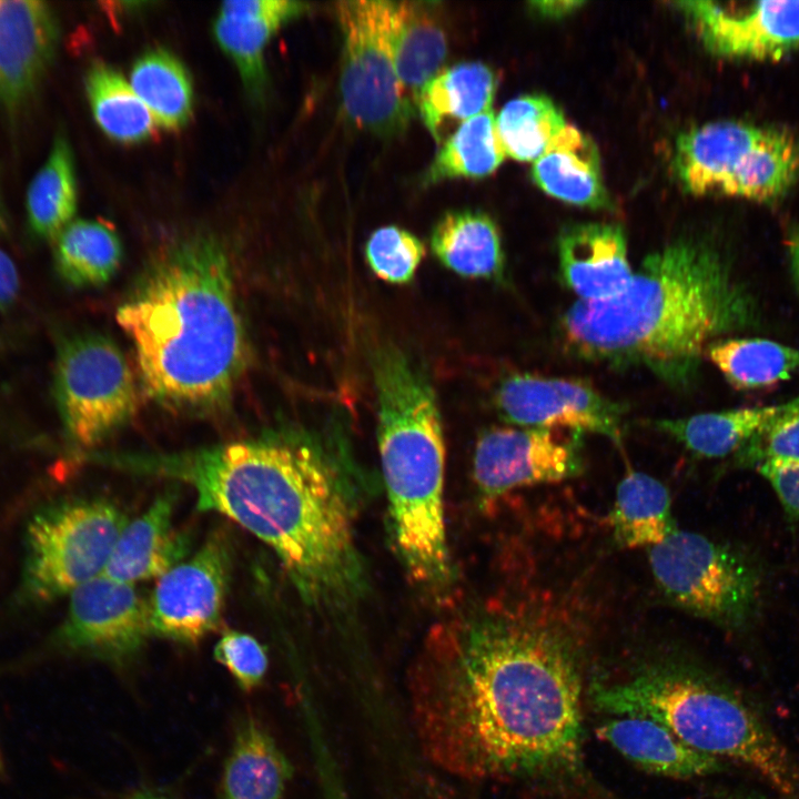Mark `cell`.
Listing matches in <instances>:
<instances>
[{"label":"cell","instance_id":"1","mask_svg":"<svg viewBox=\"0 0 799 799\" xmlns=\"http://www.w3.org/2000/svg\"><path fill=\"white\" fill-rule=\"evenodd\" d=\"M409 696L426 757L467 780L574 771L581 680L570 636L522 607L485 604L438 624Z\"/></svg>","mask_w":799,"mask_h":799},{"label":"cell","instance_id":"2","mask_svg":"<svg viewBox=\"0 0 799 799\" xmlns=\"http://www.w3.org/2000/svg\"><path fill=\"white\" fill-rule=\"evenodd\" d=\"M122 469L188 484L201 512L221 514L277 556L301 598L341 609L364 590L353 490L311 436L280 431L171 454L120 455Z\"/></svg>","mask_w":799,"mask_h":799},{"label":"cell","instance_id":"3","mask_svg":"<svg viewBox=\"0 0 799 799\" xmlns=\"http://www.w3.org/2000/svg\"><path fill=\"white\" fill-rule=\"evenodd\" d=\"M754 311L721 251L701 236L681 235L649 253L617 295L572 304L557 336L578 361L644 368L684 388L707 347L745 327Z\"/></svg>","mask_w":799,"mask_h":799},{"label":"cell","instance_id":"4","mask_svg":"<svg viewBox=\"0 0 799 799\" xmlns=\"http://www.w3.org/2000/svg\"><path fill=\"white\" fill-rule=\"evenodd\" d=\"M229 260L209 237L156 257L119 306L146 393L192 411L222 407L246 363L247 346Z\"/></svg>","mask_w":799,"mask_h":799},{"label":"cell","instance_id":"5","mask_svg":"<svg viewBox=\"0 0 799 799\" xmlns=\"http://www.w3.org/2000/svg\"><path fill=\"white\" fill-rule=\"evenodd\" d=\"M590 695L607 714L658 721L700 752L749 766L782 795L799 793L797 763L766 719L740 694L701 670L654 663L620 681L593 685Z\"/></svg>","mask_w":799,"mask_h":799},{"label":"cell","instance_id":"6","mask_svg":"<svg viewBox=\"0 0 799 799\" xmlns=\"http://www.w3.org/2000/svg\"><path fill=\"white\" fill-rule=\"evenodd\" d=\"M675 171L694 195H725L768 202L799 179V139L782 129L716 121L682 132Z\"/></svg>","mask_w":799,"mask_h":799},{"label":"cell","instance_id":"7","mask_svg":"<svg viewBox=\"0 0 799 799\" xmlns=\"http://www.w3.org/2000/svg\"><path fill=\"white\" fill-rule=\"evenodd\" d=\"M127 524L125 514L105 498H64L38 508L24 530L13 604H50L101 575Z\"/></svg>","mask_w":799,"mask_h":799},{"label":"cell","instance_id":"8","mask_svg":"<svg viewBox=\"0 0 799 799\" xmlns=\"http://www.w3.org/2000/svg\"><path fill=\"white\" fill-rule=\"evenodd\" d=\"M395 10L396 2L386 0L336 3L343 34L344 110L357 127L381 135L402 132L412 115L395 68Z\"/></svg>","mask_w":799,"mask_h":799},{"label":"cell","instance_id":"9","mask_svg":"<svg viewBox=\"0 0 799 799\" xmlns=\"http://www.w3.org/2000/svg\"><path fill=\"white\" fill-rule=\"evenodd\" d=\"M658 588L675 606L721 626L746 621L755 606V568L737 550L695 532H674L649 548Z\"/></svg>","mask_w":799,"mask_h":799},{"label":"cell","instance_id":"10","mask_svg":"<svg viewBox=\"0 0 799 799\" xmlns=\"http://www.w3.org/2000/svg\"><path fill=\"white\" fill-rule=\"evenodd\" d=\"M54 398L67 437L80 448L94 447L124 425L138 404L125 356L95 333L74 336L60 348Z\"/></svg>","mask_w":799,"mask_h":799},{"label":"cell","instance_id":"11","mask_svg":"<svg viewBox=\"0 0 799 799\" xmlns=\"http://www.w3.org/2000/svg\"><path fill=\"white\" fill-rule=\"evenodd\" d=\"M153 636L149 598L134 584L103 574L69 595L67 614L51 643L112 663H124Z\"/></svg>","mask_w":799,"mask_h":799},{"label":"cell","instance_id":"12","mask_svg":"<svg viewBox=\"0 0 799 799\" xmlns=\"http://www.w3.org/2000/svg\"><path fill=\"white\" fill-rule=\"evenodd\" d=\"M499 417L518 427L594 433L620 444L627 406L578 378L514 373L493 395Z\"/></svg>","mask_w":799,"mask_h":799},{"label":"cell","instance_id":"13","mask_svg":"<svg viewBox=\"0 0 799 799\" xmlns=\"http://www.w3.org/2000/svg\"><path fill=\"white\" fill-rule=\"evenodd\" d=\"M230 574V545L222 534H212L195 554L158 578L149 597L152 635L195 645L215 631Z\"/></svg>","mask_w":799,"mask_h":799},{"label":"cell","instance_id":"14","mask_svg":"<svg viewBox=\"0 0 799 799\" xmlns=\"http://www.w3.org/2000/svg\"><path fill=\"white\" fill-rule=\"evenodd\" d=\"M581 435L518 426L485 429L473 455V478L479 494L497 498L517 488L577 476L584 466Z\"/></svg>","mask_w":799,"mask_h":799},{"label":"cell","instance_id":"15","mask_svg":"<svg viewBox=\"0 0 799 799\" xmlns=\"http://www.w3.org/2000/svg\"><path fill=\"white\" fill-rule=\"evenodd\" d=\"M712 54L780 60L799 48V1L674 3Z\"/></svg>","mask_w":799,"mask_h":799},{"label":"cell","instance_id":"16","mask_svg":"<svg viewBox=\"0 0 799 799\" xmlns=\"http://www.w3.org/2000/svg\"><path fill=\"white\" fill-rule=\"evenodd\" d=\"M59 41V20L49 3L0 0V105L10 115L34 98Z\"/></svg>","mask_w":799,"mask_h":799},{"label":"cell","instance_id":"17","mask_svg":"<svg viewBox=\"0 0 799 799\" xmlns=\"http://www.w3.org/2000/svg\"><path fill=\"white\" fill-rule=\"evenodd\" d=\"M562 283L580 301H601L620 293L633 276L621 226L581 223L564 229L557 240Z\"/></svg>","mask_w":799,"mask_h":799},{"label":"cell","instance_id":"18","mask_svg":"<svg viewBox=\"0 0 799 799\" xmlns=\"http://www.w3.org/2000/svg\"><path fill=\"white\" fill-rule=\"evenodd\" d=\"M176 489L161 493L151 505L119 535L103 575L136 584L160 578L186 559L191 548L188 533L173 524Z\"/></svg>","mask_w":799,"mask_h":799},{"label":"cell","instance_id":"19","mask_svg":"<svg viewBox=\"0 0 799 799\" xmlns=\"http://www.w3.org/2000/svg\"><path fill=\"white\" fill-rule=\"evenodd\" d=\"M597 735L640 769L657 776L688 779L722 768L721 759L689 747L649 718L615 716L597 728Z\"/></svg>","mask_w":799,"mask_h":799},{"label":"cell","instance_id":"20","mask_svg":"<svg viewBox=\"0 0 799 799\" xmlns=\"http://www.w3.org/2000/svg\"><path fill=\"white\" fill-rule=\"evenodd\" d=\"M532 178L545 193L566 203L589 209L610 205L597 146L572 125L552 139L534 162Z\"/></svg>","mask_w":799,"mask_h":799},{"label":"cell","instance_id":"21","mask_svg":"<svg viewBox=\"0 0 799 799\" xmlns=\"http://www.w3.org/2000/svg\"><path fill=\"white\" fill-rule=\"evenodd\" d=\"M292 767L269 731L252 716L244 717L225 760L224 799H282Z\"/></svg>","mask_w":799,"mask_h":799},{"label":"cell","instance_id":"22","mask_svg":"<svg viewBox=\"0 0 799 799\" xmlns=\"http://www.w3.org/2000/svg\"><path fill=\"white\" fill-rule=\"evenodd\" d=\"M435 257L453 273L467 279L505 282V255L495 222L475 211L445 214L431 236Z\"/></svg>","mask_w":799,"mask_h":799},{"label":"cell","instance_id":"23","mask_svg":"<svg viewBox=\"0 0 799 799\" xmlns=\"http://www.w3.org/2000/svg\"><path fill=\"white\" fill-rule=\"evenodd\" d=\"M497 88L493 70L481 62H463L439 71L419 92V115L439 142L453 123L490 110Z\"/></svg>","mask_w":799,"mask_h":799},{"label":"cell","instance_id":"24","mask_svg":"<svg viewBox=\"0 0 799 799\" xmlns=\"http://www.w3.org/2000/svg\"><path fill=\"white\" fill-rule=\"evenodd\" d=\"M607 522L621 548L653 547L678 528L668 488L657 478L629 472L619 482Z\"/></svg>","mask_w":799,"mask_h":799},{"label":"cell","instance_id":"25","mask_svg":"<svg viewBox=\"0 0 799 799\" xmlns=\"http://www.w3.org/2000/svg\"><path fill=\"white\" fill-rule=\"evenodd\" d=\"M785 406L786 403L700 413L681 418L654 419L649 425L695 455L718 458L747 444Z\"/></svg>","mask_w":799,"mask_h":799},{"label":"cell","instance_id":"26","mask_svg":"<svg viewBox=\"0 0 799 799\" xmlns=\"http://www.w3.org/2000/svg\"><path fill=\"white\" fill-rule=\"evenodd\" d=\"M78 204L73 152L64 134H57L44 164L27 191L28 224L38 237L55 240L72 222Z\"/></svg>","mask_w":799,"mask_h":799},{"label":"cell","instance_id":"27","mask_svg":"<svg viewBox=\"0 0 799 799\" xmlns=\"http://www.w3.org/2000/svg\"><path fill=\"white\" fill-rule=\"evenodd\" d=\"M446 39L432 13L417 2H396L394 59L400 82L411 99L439 72Z\"/></svg>","mask_w":799,"mask_h":799},{"label":"cell","instance_id":"28","mask_svg":"<svg viewBox=\"0 0 799 799\" xmlns=\"http://www.w3.org/2000/svg\"><path fill=\"white\" fill-rule=\"evenodd\" d=\"M122 245L118 234L107 223L75 220L54 240V262L58 272L77 287L107 283L118 270Z\"/></svg>","mask_w":799,"mask_h":799},{"label":"cell","instance_id":"29","mask_svg":"<svg viewBox=\"0 0 799 799\" xmlns=\"http://www.w3.org/2000/svg\"><path fill=\"white\" fill-rule=\"evenodd\" d=\"M130 84L144 103L155 124L179 130L193 108V88L184 65L170 52L153 49L133 64Z\"/></svg>","mask_w":799,"mask_h":799},{"label":"cell","instance_id":"30","mask_svg":"<svg viewBox=\"0 0 799 799\" xmlns=\"http://www.w3.org/2000/svg\"><path fill=\"white\" fill-rule=\"evenodd\" d=\"M705 354L737 390L771 386L799 370V348L766 338L718 340Z\"/></svg>","mask_w":799,"mask_h":799},{"label":"cell","instance_id":"31","mask_svg":"<svg viewBox=\"0 0 799 799\" xmlns=\"http://www.w3.org/2000/svg\"><path fill=\"white\" fill-rule=\"evenodd\" d=\"M84 87L92 115L99 128L112 140L135 143L148 139L155 121L136 95L130 82L102 62H94L85 73Z\"/></svg>","mask_w":799,"mask_h":799},{"label":"cell","instance_id":"32","mask_svg":"<svg viewBox=\"0 0 799 799\" xmlns=\"http://www.w3.org/2000/svg\"><path fill=\"white\" fill-rule=\"evenodd\" d=\"M496 118L492 110L462 123L444 141L429 168L427 179L436 182L456 178H484L504 161Z\"/></svg>","mask_w":799,"mask_h":799},{"label":"cell","instance_id":"33","mask_svg":"<svg viewBox=\"0 0 799 799\" xmlns=\"http://www.w3.org/2000/svg\"><path fill=\"white\" fill-rule=\"evenodd\" d=\"M496 127L506 155L535 162L566 124L562 111L549 98L526 94L503 107Z\"/></svg>","mask_w":799,"mask_h":799},{"label":"cell","instance_id":"34","mask_svg":"<svg viewBox=\"0 0 799 799\" xmlns=\"http://www.w3.org/2000/svg\"><path fill=\"white\" fill-rule=\"evenodd\" d=\"M279 28L280 26L264 20L221 14L214 22L218 43L235 63L244 87L253 98H260L264 93V51Z\"/></svg>","mask_w":799,"mask_h":799},{"label":"cell","instance_id":"35","mask_svg":"<svg viewBox=\"0 0 799 799\" xmlns=\"http://www.w3.org/2000/svg\"><path fill=\"white\" fill-rule=\"evenodd\" d=\"M370 269L381 280L391 284H408L415 277L425 246L411 232L395 225L374 231L365 246Z\"/></svg>","mask_w":799,"mask_h":799},{"label":"cell","instance_id":"36","mask_svg":"<svg viewBox=\"0 0 799 799\" xmlns=\"http://www.w3.org/2000/svg\"><path fill=\"white\" fill-rule=\"evenodd\" d=\"M213 657L245 691L262 682L269 666L265 647L253 636L237 630L223 633L214 646Z\"/></svg>","mask_w":799,"mask_h":799},{"label":"cell","instance_id":"37","mask_svg":"<svg viewBox=\"0 0 799 799\" xmlns=\"http://www.w3.org/2000/svg\"><path fill=\"white\" fill-rule=\"evenodd\" d=\"M747 444L748 455L761 459H799V396L786 403Z\"/></svg>","mask_w":799,"mask_h":799},{"label":"cell","instance_id":"38","mask_svg":"<svg viewBox=\"0 0 799 799\" xmlns=\"http://www.w3.org/2000/svg\"><path fill=\"white\" fill-rule=\"evenodd\" d=\"M770 483L786 513L799 518V459L768 458L758 466Z\"/></svg>","mask_w":799,"mask_h":799},{"label":"cell","instance_id":"39","mask_svg":"<svg viewBox=\"0 0 799 799\" xmlns=\"http://www.w3.org/2000/svg\"><path fill=\"white\" fill-rule=\"evenodd\" d=\"M304 4L287 0H241L222 3L219 14L233 18H251L282 26L299 16Z\"/></svg>","mask_w":799,"mask_h":799},{"label":"cell","instance_id":"40","mask_svg":"<svg viewBox=\"0 0 799 799\" xmlns=\"http://www.w3.org/2000/svg\"><path fill=\"white\" fill-rule=\"evenodd\" d=\"M19 282L14 264L0 250V307H7L17 295Z\"/></svg>","mask_w":799,"mask_h":799},{"label":"cell","instance_id":"41","mask_svg":"<svg viewBox=\"0 0 799 799\" xmlns=\"http://www.w3.org/2000/svg\"><path fill=\"white\" fill-rule=\"evenodd\" d=\"M583 4L584 2L580 1H538L533 2L532 7L542 16L558 18L570 13Z\"/></svg>","mask_w":799,"mask_h":799},{"label":"cell","instance_id":"42","mask_svg":"<svg viewBox=\"0 0 799 799\" xmlns=\"http://www.w3.org/2000/svg\"><path fill=\"white\" fill-rule=\"evenodd\" d=\"M791 266L796 284L799 287V230L796 232L790 247Z\"/></svg>","mask_w":799,"mask_h":799},{"label":"cell","instance_id":"43","mask_svg":"<svg viewBox=\"0 0 799 799\" xmlns=\"http://www.w3.org/2000/svg\"><path fill=\"white\" fill-rule=\"evenodd\" d=\"M123 799H166V798L156 796L151 792H138V793H133L129 797H125Z\"/></svg>","mask_w":799,"mask_h":799},{"label":"cell","instance_id":"44","mask_svg":"<svg viewBox=\"0 0 799 799\" xmlns=\"http://www.w3.org/2000/svg\"><path fill=\"white\" fill-rule=\"evenodd\" d=\"M4 227H6V222H4L3 211L1 208V203H0V233H2L4 231Z\"/></svg>","mask_w":799,"mask_h":799},{"label":"cell","instance_id":"45","mask_svg":"<svg viewBox=\"0 0 799 799\" xmlns=\"http://www.w3.org/2000/svg\"><path fill=\"white\" fill-rule=\"evenodd\" d=\"M2 771V760L0 758V772Z\"/></svg>","mask_w":799,"mask_h":799},{"label":"cell","instance_id":"46","mask_svg":"<svg viewBox=\"0 0 799 799\" xmlns=\"http://www.w3.org/2000/svg\"><path fill=\"white\" fill-rule=\"evenodd\" d=\"M744 799H758V798H744Z\"/></svg>","mask_w":799,"mask_h":799}]
</instances>
